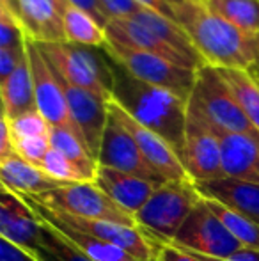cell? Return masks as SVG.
<instances>
[{
	"instance_id": "6da1fadb",
	"label": "cell",
	"mask_w": 259,
	"mask_h": 261,
	"mask_svg": "<svg viewBox=\"0 0 259 261\" xmlns=\"http://www.w3.org/2000/svg\"><path fill=\"white\" fill-rule=\"evenodd\" d=\"M174 14L206 64L259 73V36L240 31L199 0H176Z\"/></svg>"
},
{
	"instance_id": "7a4b0ae2",
	"label": "cell",
	"mask_w": 259,
	"mask_h": 261,
	"mask_svg": "<svg viewBox=\"0 0 259 261\" xmlns=\"http://www.w3.org/2000/svg\"><path fill=\"white\" fill-rule=\"evenodd\" d=\"M112 101L142 126L165 139L176 149L178 155H181L188 100L172 91L135 79L125 68L114 62Z\"/></svg>"
},
{
	"instance_id": "3957f363",
	"label": "cell",
	"mask_w": 259,
	"mask_h": 261,
	"mask_svg": "<svg viewBox=\"0 0 259 261\" xmlns=\"http://www.w3.org/2000/svg\"><path fill=\"white\" fill-rule=\"evenodd\" d=\"M64 82L112 101L114 62L103 48L75 43H36Z\"/></svg>"
},
{
	"instance_id": "277c9868",
	"label": "cell",
	"mask_w": 259,
	"mask_h": 261,
	"mask_svg": "<svg viewBox=\"0 0 259 261\" xmlns=\"http://www.w3.org/2000/svg\"><path fill=\"white\" fill-rule=\"evenodd\" d=\"M199 201L200 194L192 179L167 181L155 190L151 199L135 215V222L149 240L172 244Z\"/></svg>"
},
{
	"instance_id": "5b68a950",
	"label": "cell",
	"mask_w": 259,
	"mask_h": 261,
	"mask_svg": "<svg viewBox=\"0 0 259 261\" xmlns=\"http://www.w3.org/2000/svg\"><path fill=\"white\" fill-rule=\"evenodd\" d=\"M188 107L199 112L217 130L259 139V130L245 116L215 66L203 64L197 69L195 86L188 98Z\"/></svg>"
},
{
	"instance_id": "8992f818",
	"label": "cell",
	"mask_w": 259,
	"mask_h": 261,
	"mask_svg": "<svg viewBox=\"0 0 259 261\" xmlns=\"http://www.w3.org/2000/svg\"><path fill=\"white\" fill-rule=\"evenodd\" d=\"M25 203L36 212V215L50 224H59V226L71 227V229L82 231L94 238L110 242L119 247L126 249L128 252L138 258L140 261H155L156 245L153 240H149L138 227L123 226V224L107 222V220H93L85 217H76L68 212H63L59 208H52L41 201L34 199L31 196H20Z\"/></svg>"
},
{
	"instance_id": "52a82bcc",
	"label": "cell",
	"mask_w": 259,
	"mask_h": 261,
	"mask_svg": "<svg viewBox=\"0 0 259 261\" xmlns=\"http://www.w3.org/2000/svg\"><path fill=\"white\" fill-rule=\"evenodd\" d=\"M103 50L116 64L125 68L135 79L172 91L185 100H188L194 91L197 69L185 68L160 55L138 52V50L125 48V46L112 45V43H105Z\"/></svg>"
},
{
	"instance_id": "ba28073f",
	"label": "cell",
	"mask_w": 259,
	"mask_h": 261,
	"mask_svg": "<svg viewBox=\"0 0 259 261\" xmlns=\"http://www.w3.org/2000/svg\"><path fill=\"white\" fill-rule=\"evenodd\" d=\"M34 199L76 217H85V219L93 220H107V222L137 227L135 217L130 215L128 212H125L118 203H114L94 181L66 183V185H61L59 189L41 194V196L34 197Z\"/></svg>"
},
{
	"instance_id": "9c48e42d",
	"label": "cell",
	"mask_w": 259,
	"mask_h": 261,
	"mask_svg": "<svg viewBox=\"0 0 259 261\" xmlns=\"http://www.w3.org/2000/svg\"><path fill=\"white\" fill-rule=\"evenodd\" d=\"M180 158L187 169L188 178L194 183L211 181L225 176L217 128L211 126L192 107L187 110L185 142Z\"/></svg>"
},
{
	"instance_id": "30bf717a",
	"label": "cell",
	"mask_w": 259,
	"mask_h": 261,
	"mask_svg": "<svg viewBox=\"0 0 259 261\" xmlns=\"http://www.w3.org/2000/svg\"><path fill=\"white\" fill-rule=\"evenodd\" d=\"M172 244L210 258H229L243 249V245L225 229L217 215L208 208L203 197L192 210Z\"/></svg>"
},
{
	"instance_id": "8fae6325",
	"label": "cell",
	"mask_w": 259,
	"mask_h": 261,
	"mask_svg": "<svg viewBox=\"0 0 259 261\" xmlns=\"http://www.w3.org/2000/svg\"><path fill=\"white\" fill-rule=\"evenodd\" d=\"M98 164L101 167H110L116 171L133 174L138 178H144L155 185H165V179L148 164V160L138 149L135 139L131 134L121 124V121L110 112L108 109V123L105 128L103 141H101L100 156Z\"/></svg>"
},
{
	"instance_id": "7c38bea8",
	"label": "cell",
	"mask_w": 259,
	"mask_h": 261,
	"mask_svg": "<svg viewBox=\"0 0 259 261\" xmlns=\"http://www.w3.org/2000/svg\"><path fill=\"white\" fill-rule=\"evenodd\" d=\"M28 57H31L32 79H34L36 91V105L41 116L50 123V126L68 128L78 134L69 116V107L66 100V93L63 87V80L57 75L53 66L48 62L45 54L39 50L34 41L28 39Z\"/></svg>"
},
{
	"instance_id": "4fadbf2b",
	"label": "cell",
	"mask_w": 259,
	"mask_h": 261,
	"mask_svg": "<svg viewBox=\"0 0 259 261\" xmlns=\"http://www.w3.org/2000/svg\"><path fill=\"white\" fill-rule=\"evenodd\" d=\"M108 109H110V112L121 121L123 126L131 134V137L135 139L138 149H140L142 155L148 160V164L151 165L165 181H187V179H190L180 155H178L176 149H174L165 139H162L158 134H155V132H151L149 128L137 123L133 117L128 116V114L119 105H116L114 101L108 103Z\"/></svg>"
},
{
	"instance_id": "5bb4252c",
	"label": "cell",
	"mask_w": 259,
	"mask_h": 261,
	"mask_svg": "<svg viewBox=\"0 0 259 261\" xmlns=\"http://www.w3.org/2000/svg\"><path fill=\"white\" fill-rule=\"evenodd\" d=\"M63 87L73 124H75L83 144L91 151V155L98 160L105 128H107L108 123V103L110 101L91 93V91L71 86V84L64 82V80Z\"/></svg>"
},
{
	"instance_id": "9a60e30c",
	"label": "cell",
	"mask_w": 259,
	"mask_h": 261,
	"mask_svg": "<svg viewBox=\"0 0 259 261\" xmlns=\"http://www.w3.org/2000/svg\"><path fill=\"white\" fill-rule=\"evenodd\" d=\"M105 32H107V43H112V45L160 55V57L169 59V61L190 69H199L203 66L192 57L180 52L178 48L170 46L162 38H158L151 29H148L146 25H142L140 21L133 20V18L108 20V23L105 25Z\"/></svg>"
},
{
	"instance_id": "2e32d148",
	"label": "cell",
	"mask_w": 259,
	"mask_h": 261,
	"mask_svg": "<svg viewBox=\"0 0 259 261\" xmlns=\"http://www.w3.org/2000/svg\"><path fill=\"white\" fill-rule=\"evenodd\" d=\"M41 219L18 194L2 187L0 196V238L34 254L41 244Z\"/></svg>"
},
{
	"instance_id": "e0dca14e",
	"label": "cell",
	"mask_w": 259,
	"mask_h": 261,
	"mask_svg": "<svg viewBox=\"0 0 259 261\" xmlns=\"http://www.w3.org/2000/svg\"><path fill=\"white\" fill-rule=\"evenodd\" d=\"M94 183L110 197L114 203H118L130 215H137L144 204L151 199L158 185L148 181L144 178H138L133 174L116 171L110 167H98Z\"/></svg>"
},
{
	"instance_id": "ac0fdd59",
	"label": "cell",
	"mask_w": 259,
	"mask_h": 261,
	"mask_svg": "<svg viewBox=\"0 0 259 261\" xmlns=\"http://www.w3.org/2000/svg\"><path fill=\"white\" fill-rule=\"evenodd\" d=\"M27 38L34 43H64L66 0H18Z\"/></svg>"
},
{
	"instance_id": "d6986e66",
	"label": "cell",
	"mask_w": 259,
	"mask_h": 261,
	"mask_svg": "<svg viewBox=\"0 0 259 261\" xmlns=\"http://www.w3.org/2000/svg\"><path fill=\"white\" fill-rule=\"evenodd\" d=\"M197 192L206 199H213L235 210L240 215L259 226V185L235 178H218L211 181L194 183Z\"/></svg>"
},
{
	"instance_id": "ffe728a7",
	"label": "cell",
	"mask_w": 259,
	"mask_h": 261,
	"mask_svg": "<svg viewBox=\"0 0 259 261\" xmlns=\"http://www.w3.org/2000/svg\"><path fill=\"white\" fill-rule=\"evenodd\" d=\"M218 132L222 148V167L227 178L259 185V139L243 134Z\"/></svg>"
},
{
	"instance_id": "44dd1931",
	"label": "cell",
	"mask_w": 259,
	"mask_h": 261,
	"mask_svg": "<svg viewBox=\"0 0 259 261\" xmlns=\"http://www.w3.org/2000/svg\"><path fill=\"white\" fill-rule=\"evenodd\" d=\"M0 181L2 187L18 196H32L38 197L41 194H46L50 190L59 189L61 185L53 178H50L43 169L28 164L16 153L9 158L0 160Z\"/></svg>"
},
{
	"instance_id": "7402d4cb",
	"label": "cell",
	"mask_w": 259,
	"mask_h": 261,
	"mask_svg": "<svg viewBox=\"0 0 259 261\" xmlns=\"http://www.w3.org/2000/svg\"><path fill=\"white\" fill-rule=\"evenodd\" d=\"M0 100H2V116L7 119H14L21 114L38 110L28 46L27 54L16 68V71L9 79L0 82Z\"/></svg>"
},
{
	"instance_id": "603a6c76",
	"label": "cell",
	"mask_w": 259,
	"mask_h": 261,
	"mask_svg": "<svg viewBox=\"0 0 259 261\" xmlns=\"http://www.w3.org/2000/svg\"><path fill=\"white\" fill-rule=\"evenodd\" d=\"M63 25L68 43L93 46V48H103L107 43V32H105L103 25L89 13L69 2H66L64 6Z\"/></svg>"
},
{
	"instance_id": "cb8c5ba5",
	"label": "cell",
	"mask_w": 259,
	"mask_h": 261,
	"mask_svg": "<svg viewBox=\"0 0 259 261\" xmlns=\"http://www.w3.org/2000/svg\"><path fill=\"white\" fill-rule=\"evenodd\" d=\"M224 82L231 89L233 96L250 119V123L259 130V73L249 69L217 68Z\"/></svg>"
},
{
	"instance_id": "d4e9b609",
	"label": "cell",
	"mask_w": 259,
	"mask_h": 261,
	"mask_svg": "<svg viewBox=\"0 0 259 261\" xmlns=\"http://www.w3.org/2000/svg\"><path fill=\"white\" fill-rule=\"evenodd\" d=\"M50 144H52L53 149L63 153L66 158H69L73 164L78 165L80 171L87 178V181H94L100 164H98L96 158L91 155V151L83 144L78 134H75L73 130H68V128L52 126V130H50Z\"/></svg>"
},
{
	"instance_id": "484cf974",
	"label": "cell",
	"mask_w": 259,
	"mask_h": 261,
	"mask_svg": "<svg viewBox=\"0 0 259 261\" xmlns=\"http://www.w3.org/2000/svg\"><path fill=\"white\" fill-rule=\"evenodd\" d=\"M211 13L250 36H259V0H204Z\"/></svg>"
},
{
	"instance_id": "4316f807",
	"label": "cell",
	"mask_w": 259,
	"mask_h": 261,
	"mask_svg": "<svg viewBox=\"0 0 259 261\" xmlns=\"http://www.w3.org/2000/svg\"><path fill=\"white\" fill-rule=\"evenodd\" d=\"M41 244L34 252L41 261H93L50 222L41 219Z\"/></svg>"
},
{
	"instance_id": "83f0119b",
	"label": "cell",
	"mask_w": 259,
	"mask_h": 261,
	"mask_svg": "<svg viewBox=\"0 0 259 261\" xmlns=\"http://www.w3.org/2000/svg\"><path fill=\"white\" fill-rule=\"evenodd\" d=\"M203 197V196H200ZM208 208L217 215V219L225 226V229L243 245V249H252V251H259V226L247 217L240 215L235 210L224 206L222 203L213 199H206L203 197Z\"/></svg>"
},
{
	"instance_id": "f1b7e54d",
	"label": "cell",
	"mask_w": 259,
	"mask_h": 261,
	"mask_svg": "<svg viewBox=\"0 0 259 261\" xmlns=\"http://www.w3.org/2000/svg\"><path fill=\"white\" fill-rule=\"evenodd\" d=\"M41 169L59 183H82L87 181V178L83 176V172L80 171V167L76 164H73L69 158H66L63 153H59L57 149L50 148V151L46 153L45 160L41 164Z\"/></svg>"
},
{
	"instance_id": "f546056e",
	"label": "cell",
	"mask_w": 259,
	"mask_h": 261,
	"mask_svg": "<svg viewBox=\"0 0 259 261\" xmlns=\"http://www.w3.org/2000/svg\"><path fill=\"white\" fill-rule=\"evenodd\" d=\"M7 119V117H6ZM11 126V134H13L14 141L20 139H32V137H50V123L41 116L39 110H32V112L21 114V116L14 117V119H7Z\"/></svg>"
},
{
	"instance_id": "4dcf8cb0",
	"label": "cell",
	"mask_w": 259,
	"mask_h": 261,
	"mask_svg": "<svg viewBox=\"0 0 259 261\" xmlns=\"http://www.w3.org/2000/svg\"><path fill=\"white\" fill-rule=\"evenodd\" d=\"M28 41L20 16L0 7V48H20Z\"/></svg>"
},
{
	"instance_id": "1f68e13d",
	"label": "cell",
	"mask_w": 259,
	"mask_h": 261,
	"mask_svg": "<svg viewBox=\"0 0 259 261\" xmlns=\"http://www.w3.org/2000/svg\"><path fill=\"white\" fill-rule=\"evenodd\" d=\"M50 148H52L50 137H32V139H20V141H14L16 155L39 169H41V164H43V160H45L46 153L50 151Z\"/></svg>"
},
{
	"instance_id": "d6a6232c",
	"label": "cell",
	"mask_w": 259,
	"mask_h": 261,
	"mask_svg": "<svg viewBox=\"0 0 259 261\" xmlns=\"http://www.w3.org/2000/svg\"><path fill=\"white\" fill-rule=\"evenodd\" d=\"M105 14L108 20H118V18H135L142 9L137 0H100Z\"/></svg>"
},
{
	"instance_id": "836d02e7",
	"label": "cell",
	"mask_w": 259,
	"mask_h": 261,
	"mask_svg": "<svg viewBox=\"0 0 259 261\" xmlns=\"http://www.w3.org/2000/svg\"><path fill=\"white\" fill-rule=\"evenodd\" d=\"M27 54V43L20 48H0V82L9 79Z\"/></svg>"
},
{
	"instance_id": "e575fe53",
	"label": "cell",
	"mask_w": 259,
	"mask_h": 261,
	"mask_svg": "<svg viewBox=\"0 0 259 261\" xmlns=\"http://www.w3.org/2000/svg\"><path fill=\"white\" fill-rule=\"evenodd\" d=\"M155 261H203L195 252L181 249L174 244H160L155 242Z\"/></svg>"
},
{
	"instance_id": "d590c367",
	"label": "cell",
	"mask_w": 259,
	"mask_h": 261,
	"mask_svg": "<svg viewBox=\"0 0 259 261\" xmlns=\"http://www.w3.org/2000/svg\"><path fill=\"white\" fill-rule=\"evenodd\" d=\"M0 261H41L36 254L14 245L13 242L0 238Z\"/></svg>"
},
{
	"instance_id": "8d00e7d4",
	"label": "cell",
	"mask_w": 259,
	"mask_h": 261,
	"mask_svg": "<svg viewBox=\"0 0 259 261\" xmlns=\"http://www.w3.org/2000/svg\"><path fill=\"white\" fill-rule=\"evenodd\" d=\"M14 153H16V149H14V139L13 134H11L9 121L2 116V124H0V160L9 158Z\"/></svg>"
},
{
	"instance_id": "74e56055",
	"label": "cell",
	"mask_w": 259,
	"mask_h": 261,
	"mask_svg": "<svg viewBox=\"0 0 259 261\" xmlns=\"http://www.w3.org/2000/svg\"><path fill=\"white\" fill-rule=\"evenodd\" d=\"M66 2L73 4V6L80 7V9H83L85 13H89L91 16L96 18L103 27L108 23V18H107V14H105L103 7H101L100 0H66Z\"/></svg>"
},
{
	"instance_id": "f35d334b",
	"label": "cell",
	"mask_w": 259,
	"mask_h": 261,
	"mask_svg": "<svg viewBox=\"0 0 259 261\" xmlns=\"http://www.w3.org/2000/svg\"><path fill=\"white\" fill-rule=\"evenodd\" d=\"M142 7L149 11H155V13L162 14L170 20H176V14H174V4L176 0H137Z\"/></svg>"
},
{
	"instance_id": "ab89813d",
	"label": "cell",
	"mask_w": 259,
	"mask_h": 261,
	"mask_svg": "<svg viewBox=\"0 0 259 261\" xmlns=\"http://www.w3.org/2000/svg\"><path fill=\"white\" fill-rule=\"evenodd\" d=\"M203 261H259V251L252 249H242L236 254L229 256V258H210V256H200L197 254Z\"/></svg>"
},
{
	"instance_id": "60d3db41",
	"label": "cell",
	"mask_w": 259,
	"mask_h": 261,
	"mask_svg": "<svg viewBox=\"0 0 259 261\" xmlns=\"http://www.w3.org/2000/svg\"><path fill=\"white\" fill-rule=\"evenodd\" d=\"M199 2H204V0H199Z\"/></svg>"
}]
</instances>
